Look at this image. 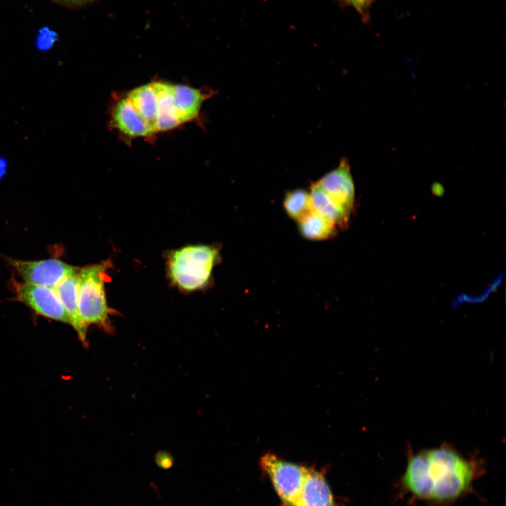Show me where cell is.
I'll return each mask as SVG.
<instances>
[{
	"mask_svg": "<svg viewBox=\"0 0 506 506\" xmlns=\"http://www.w3.org/2000/svg\"><path fill=\"white\" fill-rule=\"evenodd\" d=\"M476 466L455 450L441 447L410 457L401 478L403 488L423 500L445 502L465 494L476 477Z\"/></svg>",
	"mask_w": 506,
	"mask_h": 506,
	"instance_id": "cell-1",
	"label": "cell"
},
{
	"mask_svg": "<svg viewBox=\"0 0 506 506\" xmlns=\"http://www.w3.org/2000/svg\"><path fill=\"white\" fill-rule=\"evenodd\" d=\"M217 248L205 245H188L169 256V275L180 289L191 292L205 287L219 259Z\"/></svg>",
	"mask_w": 506,
	"mask_h": 506,
	"instance_id": "cell-2",
	"label": "cell"
},
{
	"mask_svg": "<svg viewBox=\"0 0 506 506\" xmlns=\"http://www.w3.org/2000/svg\"><path fill=\"white\" fill-rule=\"evenodd\" d=\"M108 261L86 266L78 272V304L86 324H94L112 332L110 312L105 296V281Z\"/></svg>",
	"mask_w": 506,
	"mask_h": 506,
	"instance_id": "cell-3",
	"label": "cell"
},
{
	"mask_svg": "<svg viewBox=\"0 0 506 506\" xmlns=\"http://www.w3.org/2000/svg\"><path fill=\"white\" fill-rule=\"evenodd\" d=\"M7 261L23 282L51 288H56L64 279L77 273L79 270V268L56 258L34 261L8 258Z\"/></svg>",
	"mask_w": 506,
	"mask_h": 506,
	"instance_id": "cell-4",
	"label": "cell"
},
{
	"mask_svg": "<svg viewBox=\"0 0 506 506\" xmlns=\"http://www.w3.org/2000/svg\"><path fill=\"white\" fill-rule=\"evenodd\" d=\"M281 500L287 506H294L299 495L306 469L278 458L271 454L265 455L261 460Z\"/></svg>",
	"mask_w": 506,
	"mask_h": 506,
	"instance_id": "cell-5",
	"label": "cell"
},
{
	"mask_svg": "<svg viewBox=\"0 0 506 506\" xmlns=\"http://www.w3.org/2000/svg\"><path fill=\"white\" fill-rule=\"evenodd\" d=\"M18 301L27 306L37 314L46 318L70 324L68 316L55 288L15 282Z\"/></svg>",
	"mask_w": 506,
	"mask_h": 506,
	"instance_id": "cell-6",
	"label": "cell"
},
{
	"mask_svg": "<svg viewBox=\"0 0 506 506\" xmlns=\"http://www.w3.org/2000/svg\"><path fill=\"white\" fill-rule=\"evenodd\" d=\"M332 199L351 211L354 202V184L349 164L342 160L339 167L316 183Z\"/></svg>",
	"mask_w": 506,
	"mask_h": 506,
	"instance_id": "cell-7",
	"label": "cell"
},
{
	"mask_svg": "<svg viewBox=\"0 0 506 506\" xmlns=\"http://www.w3.org/2000/svg\"><path fill=\"white\" fill-rule=\"evenodd\" d=\"M55 290L68 316L70 325L82 343L87 345L88 325L81 316L78 304V273L64 279Z\"/></svg>",
	"mask_w": 506,
	"mask_h": 506,
	"instance_id": "cell-8",
	"label": "cell"
},
{
	"mask_svg": "<svg viewBox=\"0 0 506 506\" xmlns=\"http://www.w3.org/2000/svg\"><path fill=\"white\" fill-rule=\"evenodd\" d=\"M294 506H335L330 489L321 473L306 469L299 495Z\"/></svg>",
	"mask_w": 506,
	"mask_h": 506,
	"instance_id": "cell-9",
	"label": "cell"
},
{
	"mask_svg": "<svg viewBox=\"0 0 506 506\" xmlns=\"http://www.w3.org/2000/svg\"><path fill=\"white\" fill-rule=\"evenodd\" d=\"M312 211L331 222L336 228H343L348 225L350 210L338 203L316 183L309 193Z\"/></svg>",
	"mask_w": 506,
	"mask_h": 506,
	"instance_id": "cell-10",
	"label": "cell"
},
{
	"mask_svg": "<svg viewBox=\"0 0 506 506\" xmlns=\"http://www.w3.org/2000/svg\"><path fill=\"white\" fill-rule=\"evenodd\" d=\"M113 117L118 129L124 135L130 137H142L153 134L127 97L117 102L113 111Z\"/></svg>",
	"mask_w": 506,
	"mask_h": 506,
	"instance_id": "cell-11",
	"label": "cell"
},
{
	"mask_svg": "<svg viewBox=\"0 0 506 506\" xmlns=\"http://www.w3.org/2000/svg\"><path fill=\"white\" fill-rule=\"evenodd\" d=\"M205 95L200 90L182 84H174L173 105L181 122H188L198 114Z\"/></svg>",
	"mask_w": 506,
	"mask_h": 506,
	"instance_id": "cell-12",
	"label": "cell"
},
{
	"mask_svg": "<svg viewBox=\"0 0 506 506\" xmlns=\"http://www.w3.org/2000/svg\"><path fill=\"white\" fill-rule=\"evenodd\" d=\"M153 133L157 117V97L153 83L138 86L126 96Z\"/></svg>",
	"mask_w": 506,
	"mask_h": 506,
	"instance_id": "cell-13",
	"label": "cell"
},
{
	"mask_svg": "<svg viewBox=\"0 0 506 506\" xmlns=\"http://www.w3.org/2000/svg\"><path fill=\"white\" fill-rule=\"evenodd\" d=\"M153 84L157 97L155 132L172 129L181 124L173 105L174 84L164 82H153Z\"/></svg>",
	"mask_w": 506,
	"mask_h": 506,
	"instance_id": "cell-14",
	"label": "cell"
},
{
	"mask_svg": "<svg viewBox=\"0 0 506 506\" xmlns=\"http://www.w3.org/2000/svg\"><path fill=\"white\" fill-rule=\"evenodd\" d=\"M298 223L302 236L311 240H327L335 236L337 231L331 222L313 211L299 220Z\"/></svg>",
	"mask_w": 506,
	"mask_h": 506,
	"instance_id": "cell-15",
	"label": "cell"
},
{
	"mask_svg": "<svg viewBox=\"0 0 506 506\" xmlns=\"http://www.w3.org/2000/svg\"><path fill=\"white\" fill-rule=\"evenodd\" d=\"M283 207L288 216L298 221L312 211L309 193L301 189L287 193Z\"/></svg>",
	"mask_w": 506,
	"mask_h": 506,
	"instance_id": "cell-16",
	"label": "cell"
},
{
	"mask_svg": "<svg viewBox=\"0 0 506 506\" xmlns=\"http://www.w3.org/2000/svg\"><path fill=\"white\" fill-rule=\"evenodd\" d=\"M344 5L354 9L364 22L370 19V8L377 0H340Z\"/></svg>",
	"mask_w": 506,
	"mask_h": 506,
	"instance_id": "cell-17",
	"label": "cell"
},
{
	"mask_svg": "<svg viewBox=\"0 0 506 506\" xmlns=\"http://www.w3.org/2000/svg\"><path fill=\"white\" fill-rule=\"evenodd\" d=\"M56 39V33L47 27H44L39 32L36 46L39 51H48L53 46Z\"/></svg>",
	"mask_w": 506,
	"mask_h": 506,
	"instance_id": "cell-18",
	"label": "cell"
},
{
	"mask_svg": "<svg viewBox=\"0 0 506 506\" xmlns=\"http://www.w3.org/2000/svg\"><path fill=\"white\" fill-rule=\"evenodd\" d=\"M56 3L70 8H79L89 4L94 0H53Z\"/></svg>",
	"mask_w": 506,
	"mask_h": 506,
	"instance_id": "cell-19",
	"label": "cell"
},
{
	"mask_svg": "<svg viewBox=\"0 0 506 506\" xmlns=\"http://www.w3.org/2000/svg\"><path fill=\"white\" fill-rule=\"evenodd\" d=\"M7 169V161L4 157H0V178L4 175Z\"/></svg>",
	"mask_w": 506,
	"mask_h": 506,
	"instance_id": "cell-20",
	"label": "cell"
}]
</instances>
